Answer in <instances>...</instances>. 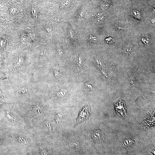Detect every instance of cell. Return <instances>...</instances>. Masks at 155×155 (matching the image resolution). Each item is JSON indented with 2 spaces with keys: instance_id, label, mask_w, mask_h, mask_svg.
Masks as SVG:
<instances>
[{
  "instance_id": "cell-5",
  "label": "cell",
  "mask_w": 155,
  "mask_h": 155,
  "mask_svg": "<svg viewBox=\"0 0 155 155\" xmlns=\"http://www.w3.org/2000/svg\"><path fill=\"white\" fill-rule=\"evenodd\" d=\"M132 140L131 139H128L126 140L124 143L125 145L129 146L132 143Z\"/></svg>"
},
{
  "instance_id": "cell-2",
  "label": "cell",
  "mask_w": 155,
  "mask_h": 155,
  "mask_svg": "<svg viewBox=\"0 0 155 155\" xmlns=\"http://www.w3.org/2000/svg\"><path fill=\"white\" fill-rule=\"evenodd\" d=\"M115 106L117 114L120 117L124 118L127 116L126 108L124 101L120 99L115 104Z\"/></svg>"
},
{
  "instance_id": "cell-1",
  "label": "cell",
  "mask_w": 155,
  "mask_h": 155,
  "mask_svg": "<svg viewBox=\"0 0 155 155\" xmlns=\"http://www.w3.org/2000/svg\"><path fill=\"white\" fill-rule=\"evenodd\" d=\"M90 108L89 106L86 105L80 110L76 121V124L87 120L90 116Z\"/></svg>"
},
{
  "instance_id": "cell-7",
  "label": "cell",
  "mask_w": 155,
  "mask_h": 155,
  "mask_svg": "<svg viewBox=\"0 0 155 155\" xmlns=\"http://www.w3.org/2000/svg\"><path fill=\"white\" fill-rule=\"evenodd\" d=\"M32 12L33 16L35 18L36 16V11L33 9L32 10Z\"/></svg>"
},
{
  "instance_id": "cell-3",
  "label": "cell",
  "mask_w": 155,
  "mask_h": 155,
  "mask_svg": "<svg viewBox=\"0 0 155 155\" xmlns=\"http://www.w3.org/2000/svg\"><path fill=\"white\" fill-rule=\"evenodd\" d=\"M66 94V91L64 90H61L59 91L57 95L59 97H62L64 96Z\"/></svg>"
},
{
  "instance_id": "cell-8",
  "label": "cell",
  "mask_w": 155,
  "mask_h": 155,
  "mask_svg": "<svg viewBox=\"0 0 155 155\" xmlns=\"http://www.w3.org/2000/svg\"><path fill=\"white\" fill-rule=\"evenodd\" d=\"M46 127H45V128H46L47 129H49V130H50V125H48V123H46Z\"/></svg>"
},
{
  "instance_id": "cell-6",
  "label": "cell",
  "mask_w": 155,
  "mask_h": 155,
  "mask_svg": "<svg viewBox=\"0 0 155 155\" xmlns=\"http://www.w3.org/2000/svg\"><path fill=\"white\" fill-rule=\"evenodd\" d=\"M62 118V117L61 115L59 114L57 115V117L56 119V120L57 122H59L61 120Z\"/></svg>"
},
{
  "instance_id": "cell-4",
  "label": "cell",
  "mask_w": 155,
  "mask_h": 155,
  "mask_svg": "<svg viewBox=\"0 0 155 155\" xmlns=\"http://www.w3.org/2000/svg\"><path fill=\"white\" fill-rule=\"evenodd\" d=\"M125 48L124 49V51L126 53V52L127 53L128 51L129 53V52L131 51V45H129V44H128V45H126Z\"/></svg>"
}]
</instances>
